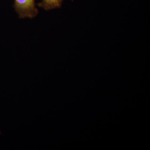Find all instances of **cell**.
Returning a JSON list of instances; mask_svg holds the SVG:
<instances>
[{
    "instance_id": "cell-1",
    "label": "cell",
    "mask_w": 150,
    "mask_h": 150,
    "mask_svg": "<svg viewBox=\"0 0 150 150\" xmlns=\"http://www.w3.org/2000/svg\"><path fill=\"white\" fill-rule=\"evenodd\" d=\"M13 7L20 18H33L38 13L35 0H14Z\"/></svg>"
},
{
    "instance_id": "cell-2",
    "label": "cell",
    "mask_w": 150,
    "mask_h": 150,
    "mask_svg": "<svg viewBox=\"0 0 150 150\" xmlns=\"http://www.w3.org/2000/svg\"><path fill=\"white\" fill-rule=\"evenodd\" d=\"M63 1L64 0H42L41 2L38 4V6L45 10L49 11L61 8Z\"/></svg>"
}]
</instances>
